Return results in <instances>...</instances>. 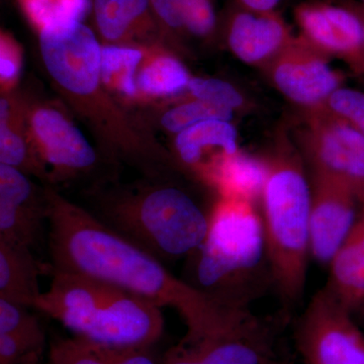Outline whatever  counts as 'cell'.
I'll return each mask as SVG.
<instances>
[{
	"instance_id": "cell-1",
	"label": "cell",
	"mask_w": 364,
	"mask_h": 364,
	"mask_svg": "<svg viewBox=\"0 0 364 364\" xmlns=\"http://www.w3.org/2000/svg\"><path fill=\"white\" fill-rule=\"evenodd\" d=\"M48 251L51 270L91 277L176 310L186 326V341L229 329L245 317L172 274L156 258L119 236L85 210L48 188Z\"/></svg>"
},
{
	"instance_id": "cell-2",
	"label": "cell",
	"mask_w": 364,
	"mask_h": 364,
	"mask_svg": "<svg viewBox=\"0 0 364 364\" xmlns=\"http://www.w3.org/2000/svg\"><path fill=\"white\" fill-rule=\"evenodd\" d=\"M91 195L92 205L85 210L163 264L193 255L207 238L213 208L203 210L178 186L157 182Z\"/></svg>"
},
{
	"instance_id": "cell-3",
	"label": "cell",
	"mask_w": 364,
	"mask_h": 364,
	"mask_svg": "<svg viewBox=\"0 0 364 364\" xmlns=\"http://www.w3.org/2000/svg\"><path fill=\"white\" fill-rule=\"evenodd\" d=\"M49 289L35 310L74 335L123 349L150 348L161 338V308L91 277L51 270Z\"/></svg>"
},
{
	"instance_id": "cell-4",
	"label": "cell",
	"mask_w": 364,
	"mask_h": 364,
	"mask_svg": "<svg viewBox=\"0 0 364 364\" xmlns=\"http://www.w3.org/2000/svg\"><path fill=\"white\" fill-rule=\"evenodd\" d=\"M263 188V227L268 267L280 296L287 303L301 298L310 254L312 191L301 160L286 141L267 160Z\"/></svg>"
},
{
	"instance_id": "cell-5",
	"label": "cell",
	"mask_w": 364,
	"mask_h": 364,
	"mask_svg": "<svg viewBox=\"0 0 364 364\" xmlns=\"http://www.w3.org/2000/svg\"><path fill=\"white\" fill-rule=\"evenodd\" d=\"M195 256L196 289L231 308L245 309L252 280L268 260L262 217L253 203L222 198Z\"/></svg>"
},
{
	"instance_id": "cell-6",
	"label": "cell",
	"mask_w": 364,
	"mask_h": 364,
	"mask_svg": "<svg viewBox=\"0 0 364 364\" xmlns=\"http://www.w3.org/2000/svg\"><path fill=\"white\" fill-rule=\"evenodd\" d=\"M299 143L314 176L352 189L364 202V136L325 105L305 109Z\"/></svg>"
},
{
	"instance_id": "cell-7",
	"label": "cell",
	"mask_w": 364,
	"mask_h": 364,
	"mask_svg": "<svg viewBox=\"0 0 364 364\" xmlns=\"http://www.w3.org/2000/svg\"><path fill=\"white\" fill-rule=\"evenodd\" d=\"M296 345L308 364H364V335L327 287L306 306Z\"/></svg>"
},
{
	"instance_id": "cell-8",
	"label": "cell",
	"mask_w": 364,
	"mask_h": 364,
	"mask_svg": "<svg viewBox=\"0 0 364 364\" xmlns=\"http://www.w3.org/2000/svg\"><path fill=\"white\" fill-rule=\"evenodd\" d=\"M46 68L62 87L88 95L100 80L102 50L97 36L83 21H67L39 31Z\"/></svg>"
},
{
	"instance_id": "cell-9",
	"label": "cell",
	"mask_w": 364,
	"mask_h": 364,
	"mask_svg": "<svg viewBox=\"0 0 364 364\" xmlns=\"http://www.w3.org/2000/svg\"><path fill=\"white\" fill-rule=\"evenodd\" d=\"M299 36L327 57L343 61L359 77L364 76V35L356 14L344 0H312L294 9Z\"/></svg>"
},
{
	"instance_id": "cell-10",
	"label": "cell",
	"mask_w": 364,
	"mask_h": 364,
	"mask_svg": "<svg viewBox=\"0 0 364 364\" xmlns=\"http://www.w3.org/2000/svg\"><path fill=\"white\" fill-rule=\"evenodd\" d=\"M267 67L275 88L304 109L324 105L343 82L328 57L299 35L294 36Z\"/></svg>"
},
{
	"instance_id": "cell-11",
	"label": "cell",
	"mask_w": 364,
	"mask_h": 364,
	"mask_svg": "<svg viewBox=\"0 0 364 364\" xmlns=\"http://www.w3.org/2000/svg\"><path fill=\"white\" fill-rule=\"evenodd\" d=\"M272 333L252 315L212 336L181 339L164 354L161 364H273Z\"/></svg>"
},
{
	"instance_id": "cell-12",
	"label": "cell",
	"mask_w": 364,
	"mask_h": 364,
	"mask_svg": "<svg viewBox=\"0 0 364 364\" xmlns=\"http://www.w3.org/2000/svg\"><path fill=\"white\" fill-rule=\"evenodd\" d=\"M48 188L39 191L21 170L0 164V242L37 249L48 242Z\"/></svg>"
},
{
	"instance_id": "cell-13",
	"label": "cell",
	"mask_w": 364,
	"mask_h": 364,
	"mask_svg": "<svg viewBox=\"0 0 364 364\" xmlns=\"http://www.w3.org/2000/svg\"><path fill=\"white\" fill-rule=\"evenodd\" d=\"M359 203L350 188L327 177L314 176L310 213V254L329 264L356 221Z\"/></svg>"
},
{
	"instance_id": "cell-14",
	"label": "cell",
	"mask_w": 364,
	"mask_h": 364,
	"mask_svg": "<svg viewBox=\"0 0 364 364\" xmlns=\"http://www.w3.org/2000/svg\"><path fill=\"white\" fill-rule=\"evenodd\" d=\"M225 30L235 56L256 66H267L294 36L277 11H254L237 1L228 13Z\"/></svg>"
},
{
	"instance_id": "cell-15",
	"label": "cell",
	"mask_w": 364,
	"mask_h": 364,
	"mask_svg": "<svg viewBox=\"0 0 364 364\" xmlns=\"http://www.w3.org/2000/svg\"><path fill=\"white\" fill-rule=\"evenodd\" d=\"M32 128L44 161L64 176L86 174L95 170L97 155L83 134L61 112L40 109L33 114Z\"/></svg>"
},
{
	"instance_id": "cell-16",
	"label": "cell",
	"mask_w": 364,
	"mask_h": 364,
	"mask_svg": "<svg viewBox=\"0 0 364 364\" xmlns=\"http://www.w3.org/2000/svg\"><path fill=\"white\" fill-rule=\"evenodd\" d=\"M360 213L330 263L328 289L351 314L364 306V202Z\"/></svg>"
},
{
	"instance_id": "cell-17",
	"label": "cell",
	"mask_w": 364,
	"mask_h": 364,
	"mask_svg": "<svg viewBox=\"0 0 364 364\" xmlns=\"http://www.w3.org/2000/svg\"><path fill=\"white\" fill-rule=\"evenodd\" d=\"M50 272V263L40 262L32 249L0 242V299L35 309L43 294L40 277Z\"/></svg>"
},
{
	"instance_id": "cell-18",
	"label": "cell",
	"mask_w": 364,
	"mask_h": 364,
	"mask_svg": "<svg viewBox=\"0 0 364 364\" xmlns=\"http://www.w3.org/2000/svg\"><path fill=\"white\" fill-rule=\"evenodd\" d=\"M176 147L178 156L186 166L191 167L198 176L202 172L205 154L212 160V173H214V161L210 153L217 151L225 156L236 154L238 149V133L231 121L208 119L177 134Z\"/></svg>"
},
{
	"instance_id": "cell-19",
	"label": "cell",
	"mask_w": 364,
	"mask_h": 364,
	"mask_svg": "<svg viewBox=\"0 0 364 364\" xmlns=\"http://www.w3.org/2000/svg\"><path fill=\"white\" fill-rule=\"evenodd\" d=\"M91 11L98 33L109 42H117L159 26L150 0H91Z\"/></svg>"
},
{
	"instance_id": "cell-20",
	"label": "cell",
	"mask_w": 364,
	"mask_h": 364,
	"mask_svg": "<svg viewBox=\"0 0 364 364\" xmlns=\"http://www.w3.org/2000/svg\"><path fill=\"white\" fill-rule=\"evenodd\" d=\"M267 173V160L262 161L239 151L223 161L212 186L222 198L253 203L262 196Z\"/></svg>"
},
{
	"instance_id": "cell-21",
	"label": "cell",
	"mask_w": 364,
	"mask_h": 364,
	"mask_svg": "<svg viewBox=\"0 0 364 364\" xmlns=\"http://www.w3.org/2000/svg\"><path fill=\"white\" fill-rule=\"evenodd\" d=\"M133 350L109 346L79 335L57 336L49 342L48 364H119Z\"/></svg>"
},
{
	"instance_id": "cell-22",
	"label": "cell",
	"mask_w": 364,
	"mask_h": 364,
	"mask_svg": "<svg viewBox=\"0 0 364 364\" xmlns=\"http://www.w3.org/2000/svg\"><path fill=\"white\" fill-rule=\"evenodd\" d=\"M191 78L176 57L159 56L139 73L136 87L150 97H173L188 90Z\"/></svg>"
},
{
	"instance_id": "cell-23",
	"label": "cell",
	"mask_w": 364,
	"mask_h": 364,
	"mask_svg": "<svg viewBox=\"0 0 364 364\" xmlns=\"http://www.w3.org/2000/svg\"><path fill=\"white\" fill-rule=\"evenodd\" d=\"M143 58L141 50L122 46H105L102 50L100 80L107 87L127 95H136V71Z\"/></svg>"
},
{
	"instance_id": "cell-24",
	"label": "cell",
	"mask_w": 364,
	"mask_h": 364,
	"mask_svg": "<svg viewBox=\"0 0 364 364\" xmlns=\"http://www.w3.org/2000/svg\"><path fill=\"white\" fill-rule=\"evenodd\" d=\"M26 18L38 30L67 21H83L91 0H18Z\"/></svg>"
},
{
	"instance_id": "cell-25",
	"label": "cell",
	"mask_w": 364,
	"mask_h": 364,
	"mask_svg": "<svg viewBox=\"0 0 364 364\" xmlns=\"http://www.w3.org/2000/svg\"><path fill=\"white\" fill-rule=\"evenodd\" d=\"M9 102L1 100L0 105V164L14 167L25 173V170L47 179L44 163L28 154L25 141L7 124Z\"/></svg>"
},
{
	"instance_id": "cell-26",
	"label": "cell",
	"mask_w": 364,
	"mask_h": 364,
	"mask_svg": "<svg viewBox=\"0 0 364 364\" xmlns=\"http://www.w3.org/2000/svg\"><path fill=\"white\" fill-rule=\"evenodd\" d=\"M47 349L45 330L0 334V364H43Z\"/></svg>"
},
{
	"instance_id": "cell-27",
	"label": "cell",
	"mask_w": 364,
	"mask_h": 364,
	"mask_svg": "<svg viewBox=\"0 0 364 364\" xmlns=\"http://www.w3.org/2000/svg\"><path fill=\"white\" fill-rule=\"evenodd\" d=\"M233 112L215 107V105L193 100L191 102L176 105L162 117V126L171 133L181 132L208 119H224L231 121Z\"/></svg>"
},
{
	"instance_id": "cell-28",
	"label": "cell",
	"mask_w": 364,
	"mask_h": 364,
	"mask_svg": "<svg viewBox=\"0 0 364 364\" xmlns=\"http://www.w3.org/2000/svg\"><path fill=\"white\" fill-rule=\"evenodd\" d=\"M188 90L196 100L234 112L244 105V98L233 85L214 78H195L189 81Z\"/></svg>"
},
{
	"instance_id": "cell-29",
	"label": "cell",
	"mask_w": 364,
	"mask_h": 364,
	"mask_svg": "<svg viewBox=\"0 0 364 364\" xmlns=\"http://www.w3.org/2000/svg\"><path fill=\"white\" fill-rule=\"evenodd\" d=\"M324 105L364 136V91L341 86Z\"/></svg>"
},
{
	"instance_id": "cell-30",
	"label": "cell",
	"mask_w": 364,
	"mask_h": 364,
	"mask_svg": "<svg viewBox=\"0 0 364 364\" xmlns=\"http://www.w3.org/2000/svg\"><path fill=\"white\" fill-rule=\"evenodd\" d=\"M219 26L214 0H186L184 32L196 38L210 37Z\"/></svg>"
},
{
	"instance_id": "cell-31",
	"label": "cell",
	"mask_w": 364,
	"mask_h": 364,
	"mask_svg": "<svg viewBox=\"0 0 364 364\" xmlns=\"http://www.w3.org/2000/svg\"><path fill=\"white\" fill-rule=\"evenodd\" d=\"M28 306L0 299V334H28L44 330Z\"/></svg>"
},
{
	"instance_id": "cell-32",
	"label": "cell",
	"mask_w": 364,
	"mask_h": 364,
	"mask_svg": "<svg viewBox=\"0 0 364 364\" xmlns=\"http://www.w3.org/2000/svg\"><path fill=\"white\" fill-rule=\"evenodd\" d=\"M151 9L160 28L173 33L184 32L186 0H150Z\"/></svg>"
},
{
	"instance_id": "cell-33",
	"label": "cell",
	"mask_w": 364,
	"mask_h": 364,
	"mask_svg": "<svg viewBox=\"0 0 364 364\" xmlns=\"http://www.w3.org/2000/svg\"><path fill=\"white\" fill-rule=\"evenodd\" d=\"M0 72L1 79L4 82H11L18 77L20 72V62L14 53L11 45H9L6 40L2 37L1 40V58H0Z\"/></svg>"
},
{
	"instance_id": "cell-34",
	"label": "cell",
	"mask_w": 364,
	"mask_h": 364,
	"mask_svg": "<svg viewBox=\"0 0 364 364\" xmlns=\"http://www.w3.org/2000/svg\"><path fill=\"white\" fill-rule=\"evenodd\" d=\"M151 348L135 349L131 351L119 364H161V360L154 358Z\"/></svg>"
},
{
	"instance_id": "cell-35",
	"label": "cell",
	"mask_w": 364,
	"mask_h": 364,
	"mask_svg": "<svg viewBox=\"0 0 364 364\" xmlns=\"http://www.w3.org/2000/svg\"><path fill=\"white\" fill-rule=\"evenodd\" d=\"M235 1L254 11H277V7L284 0H235Z\"/></svg>"
},
{
	"instance_id": "cell-36",
	"label": "cell",
	"mask_w": 364,
	"mask_h": 364,
	"mask_svg": "<svg viewBox=\"0 0 364 364\" xmlns=\"http://www.w3.org/2000/svg\"><path fill=\"white\" fill-rule=\"evenodd\" d=\"M344 2L358 16L359 20L361 21V25H363L364 35V4H361L358 0H344Z\"/></svg>"
},
{
	"instance_id": "cell-37",
	"label": "cell",
	"mask_w": 364,
	"mask_h": 364,
	"mask_svg": "<svg viewBox=\"0 0 364 364\" xmlns=\"http://www.w3.org/2000/svg\"><path fill=\"white\" fill-rule=\"evenodd\" d=\"M273 364H287V363H284V361H280V360H277L275 361L274 363Z\"/></svg>"
},
{
	"instance_id": "cell-38",
	"label": "cell",
	"mask_w": 364,
	"mask_h": 364,
	"mask_svg": "<svg viewBox=\"0 0 364 364\" xmlns=\"http://www.w3.org/2000/svg\"><path fill=\"white\" fill-rule=\"evenodd\" d=\"M358 1H360L361 4H364V0H358Z\"/></svg>"
},
{
	"instance_id": "cell-39",
	"label": "cell",
	"mask_w": 364,
	"mask_h": 364,
	"mask_svg": "<svg viewBox=\"0 0 364 364\" xmlns=\"http://www.w3.org/2000/svg\"><path fill=\"white\" fill-rule=\"evenodd\" d=\"M361 79H363V83H364V76H363V77H361Z\"/></svg>"
}]
</instances>
